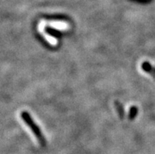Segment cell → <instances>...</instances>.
Masks as SVG:
<instances>
[{"label": "cell", "mask_w": 155, "mask_h": 154, "mask_svg": "<svg viewBox=\"0 0 155 154\" xmlns=\"http://www.w3.org/2000/svg\"><path fill=\"white\" fill-rule=\"evenodd\" d=\"M21 116L22 119L25 120V122L27 123L28 126L30 127V129L33 131V133H35V136L37 137V139H39V142H42V141H43V137H42L41 134L39 132V130L38 129V127L34 123L32 120L31 119L29 114H28L25 112H23V113H21Z\"/></svg>", "instance_id": "6da1fadb"}, {"label": "cell", "mask_w": 155, "mask_h": 154, "mask_svg": "<svg viewBox=\"0 0 155 154\" xmlns=\"http://www.w3.org/2000/svg\"><path fill=\"white\" fill-rule=\"evenodd\" d=\"M47 25L51 26L52 28H55V29L60 30V31H65V30L69 29V24L66 22L62 21H51V22H47Z\"/></svg>", "instance_id": "7a4b0ae2"}]
</instances>
